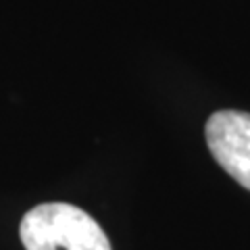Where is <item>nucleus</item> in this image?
<instances>
[{"mask_svg": "<svg viewBox=\"0 0 250 250\" xmlns=\"http://www.w3.org/2000/svg\"><path fill=\"white\" fill-rule=\"evenodd\" d=\"M19 236L25 250H113L94 217L69 202H44L27 210Z\"/></svg>", "mask_w": 250, "mask_h": 250, "instance_id": "obj_1", "label": "nucleus"}, {"mask_svg": "<svg viewBox=\"0 0 250 250\" xmlns=\"http://www.w3.org/2000/svg\"><path fill=\"white\" fill-rule=\"evenodd\" d=\"M207 144L215 161L250 190V113L219 111L205 125Z\"/></svg>", "mask_w": 250, "mask_h": 250, "instance_id": "obj_2", "label": "nucleus"}]
</instances>
